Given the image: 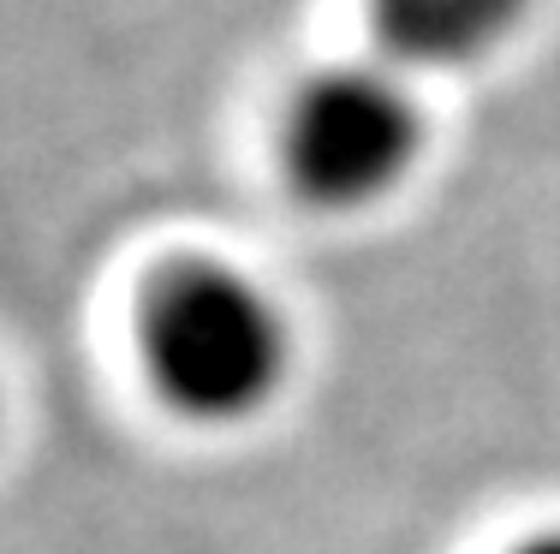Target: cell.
Returning <instances> with one entry per match:
<instances>
[{
	"label": "cell",
	"instance_id": "6da1fadb",
	"mask_svg": "<svg viewBox=\"0 0 560 554\" xmlns=\"http://www.w3.org/2000/svg\"><path fill=\"white\" fill-rule=\"evenodd\" d=\"M138 358L191 424H245L287 381L292 340L257 281L226 262H173L138 305Z\"/></svg>",
	"mask_w": 560,
	"mask_h": 554
},
{
	"label": "cell",
	"instance_id": "7a4b0ae2",
	"mask_svg": "<svg viewBox=\"0 0 560 554\" xmlns=\"http://www.w3.org/2000/svg\"><path fill=\"white\" fill-rule=\"evenodd\" d=\"M423 114L388 66H335L287 114V174L316 209H370L418 167Z\"/></svg>",
	"mask_w": 560,
	"mask_h": 554
},
{
	"label": "cell",
	"instance_id": "3957f363",
	"mask_svg": "<svg viewBox=\"0 0 560 554\" xmlns=\"http://www.w3.org/2000/svg\"><path fill=\"white\" fill-rule=\"evenodd\" d=\"M530 0H370L382 48L406 66H471L518 31Z\"/></svg>",
	"mask_w": 560,
	"mask_h": 554
},
{
	"label": "cell",
	"instance_id": "277c9868",
	"mask_svg": "<svg viewBox=\"0 0 560 554\" xmlns=\"http://www.w3.org/2000/svg\"><path fill=\"white\" fill-rule=\"evenodd\" d=\"M513 554H560V531H542V537H530V543H518Z\"/></svg>",
	"mask_w": 560,
	"mask_h": 554
}]
</instances>
